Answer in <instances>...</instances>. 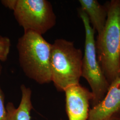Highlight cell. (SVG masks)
<instances>
[{"label":"cell","mask_w":120,"mask_h":120,"mask_svg":"<svg viewBox=\"0 0 120 120\" xmlns=\"http://www.w3.org/2000/svg\"><path fill=\"white\" fill-rule=\"evenodd\" d=\"M107 21L95 41L98 59L110 85L120 76V0L107 2Z\"/></svg>","instance_id":"obj_1"},{"label":"cell","mask_w":120,"mask_h":120,"mask_svg":"<svg viewBox=\"0 0 120 120\" xmlns=\"http://www.w3.org/2000/svg\"><path fill=\"white\" fill-rule=\"evenodd\" d=\"M17 48L20 66L27 77L39 84L52 82L51 44L42 35L27 32L18 39Z\"/></svg>","instance_id":"obj_2"},{"label":"cell","mask_w":120,"mask_h":120,"mask_svg":"<svg viewBox=\"0 0 120 120\" xmlns=\"http://www.w3.org/2000/svg\"><path fill=\"white\" fill-rule=\"evenodd\" d=\"M83 53L74 43L58 39L52 44L50 68L52 82L58 91L79 84L82 77Z\"/></svg>","instance_id":"obj_3"},{"label":"cell","mask_w":120,"mask_h":120,"mask_svg":"<svg viewBox=\"0 0 120 120\" xmlns=\"http://www.w3.org/2000/svg\"><path fill=\"white\" fill-rule=\"evenodd\" d=\"M85 30V51L82 64V77L88 82L92 90V107L100 103L106 94L110 84L108 82L97 57L95 40V31L90 25L86 13L78 10Z\"/></svg>","instance_id":"obj_4"},{"label":"cell","mask_w":120,"mask_h":120,"mask_svg":"<svg viewBox=\"0 0 120 120\" xmlns=\"http://www.w3.org/2000/svg\"><path fill=\"white\" fill-rule=\"evenodd\" d=\"M24 33L42 35L56 24V16L50 2L46 0H17L13 10Z\"/></svg>","instance_id":"obj_5"},{"label":"cell","mask_w":120,"mask_h":120,"mask_svg":"<svg viewBox=\"0 0 120 120\" xmlns=\"http://www.w3.org/2000/svg\"><path fill=\"white\" fill-rule=\"evenodd\" d=\"M64 92L69 120H88L90 104L93 99L92 92L80 84L69 86Z\"/></svg>","instance_id":"obj_6"},{"label":"cell","mask_w":120,"mask_h":120,"mask_svg":"<svg viewBox=\"0 0 120 120\" xmlns=\"http://www.w3.org/2000/svg\"><path fill=\"white\" fill-rule=\"evenodd\" d=\"M120 116V76L110 85L103 100L90 109L87 120H103Z\"/></svg>","instance_id":"obj_7"},{"label":"cell","mask_w":120,"mask_h":120,"mask_svg":"<svg viewBox=\"0 0 120 120\" xmlns=\"http://www.w3.org/2000/svg\"><path fill=\"white\" fill-rule=\"evenodd\" d=\"M81 8L89 19L90 25L100 35L103 32L108 16L106 5L100 4L97 0H79Z\"/></svg>","instance_id":"obj_8"},{"label":"cell","mask_w":120,"mask_h":120,"mask_svg":"<svg viewBox=\"0 0 120 120\" xmlns=\"http://www.w3.org/2000/svg\"><path fill=\"white\" fill-rule=\"evenodd\" d=\"M21 90L22 97L19 106L16 108L13 103H7L4 120H31V111L33 109L31 101L32 91L24 85L21 86Z\"/></svg>","instance_id":"obj_9"},{"label":"cell","mask_w":120,"mask_h":120,"mask_svg":"<svg viewBox=\"0 0 120 120\" xmlns=\"http://www.w3.org/2000/svg\"><path fill=\"white\" fill-rule=\"evenodd\" d=\"M11 47L9 38L0 36V62L5 61L8 58Z\"/></svg>","instance_id":"obj_10"},{"label":"cell","mask_w":120,"mask_h":120,"mask_svg":"<svg viewBox=\"0 0 120 120\" xmlns=\"http://www.w3.org/2000/svg\"><path fill=\"white\" fill-rule=\"evenodd\" d=\"M2 71V66L0 63V76ZM6 114V107L4 105V95L0 86V120H4Z\"/></svg>","instance_id":"obj_11"},{"label":"cell","mask_w":120,"mask_h":120,"mask_svg":"<svg viewBox=\"0 0 120 120\" xmlns=\"http://www.w3.org/2000/svg\"><path fill=\"white\" fill-rule=\"evenodd\" d=\"M16 2L17 0H2L1 3L6 7L13 10L16 4Z\"/></svg>","instance_id":"obj_12"},{"label":"cell","mask_w":120,"mask_h":120,"mask_svg":"<svg viewBox=\"0 0 120 120\" xmlns=\"http://www.w3.org/2000/svg\"><path fill=\"white\" fill-rule=\"evenodd\" d=\"M103 120H120V116H112Z\"/></svg>","instance_id":"obj_13"}]
</instances>
